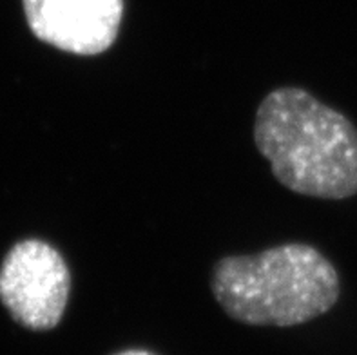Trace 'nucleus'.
I'll list each match as a JSON object with an SVG mask.
<instances>
[{
  "mask_svg": "<svg viewBox=\"0 0 357 355\" xmlns=\"http://www.w3.org/2000/svg\"><path fill=\"white\" fill-rule=\"evenodd\" d=\"M254 142L283 187L321 199L357 194V127L299 87H280L259 104Z\"/></svg>",
  "mask_w": 357,
  "mask_h": 355,
  "instance_id": "1",
  "label": "nucleus"
},
{
  "mask_svg": "<svg viewBox=\"0 0 357 355\" xmlns=\"http://www.w3.org/2000/svg\"><path fill=\"white\" fill-rule=\"evenodd\" d=\"M211 288L225 314L250 326H296L332 310L337 270L317 248L287 243L214 265Z\"/></svg>",
  "mask_w": 357,
  "mask_h": 355,
  "instance_id": "2",
  "label": "nucleus"
},
{
  "mask_svg": "<svg viewBox=\"0 0 357 355\" xmlns=\"http://www.w3.org/2000/svg\"><path fill=\"white\" fill-rule=\"evenodd\" d=\"M71 292V274L59 250L40 239L17 243L0 269V301L24 328L59 326Z\"/></svg>",
  "mask_w": 357,
  "mask_h": 355,
  "instance_id": "3",
  "label": "nucleus"
},
{
  "mask_svg": "<svg viewBox=\"0 0 357 355\" xmlns=\"http://www.w3.org/2000/svg\"><path fill=\"white\" fill-rule=\"evenodd\" d=\"M24 11L36 38L66 53L95 56L116 40L123 0H24Z\"/></svg>",
  "mask_w": 357,
  "mask_h": 355,
  "instance_id": "4",
  "label": "nucleus"
},
{
  "mask_svg": "<svg viewBox=\"0 0 357 355\" xmlns=\"http://www.w3.org/2000/svg\"><path fill=\"white\" fill-rule=\"evenodd\" d=\"M114 355H156L149 350H142V348H131V350H123L120 354H114Z\"/></svg>",
  "mask_w": 357,
  "mask_h": 355,
  "instance_id": "5",
  "label": "nucleus"
}]
</instances>
